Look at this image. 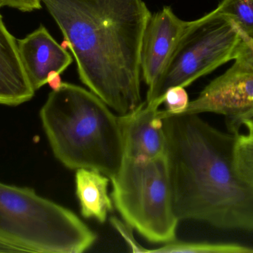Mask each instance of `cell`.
I'll return each mask as SVG.
<instances>
[{"instance_id": "1", "label": "cell", "mask_w": 253, "mask_h": 253, "mask_svg": "<svg viewBox=\"0 0 253 253\" xmlns=\"http://www.w3.org/2000/svg\"><path fill=\"white\" fill-rule=\"evenodd\" d=\"M75 57L79 77L113 111L143 103L140 52L150 13L143 0H40Z\"/></svg>"}, {"instance_id": "2", "label": "cell", "mask_w": 253, "mask_h": 253, "mask_svg": "<svg viewBox=\"0 0 253 253\" xmlns=\"http://www.w3.org/2000/svg\"><path fill=\"white\" fill-rule=\"evenodd\" d=\"M160 111L177 218L253 232V188L233 169L234 134L213 127L199 114Z\"/></svg>"}, {"instance_id": "3", "label": "cell", "mask_w": 253, "mask_h": 253, "mask_svg": "<svg viewBox=\"0 0 253 253\" xmlns=\"http://www.w3.org/2000/svg\"><path fill=\"white\" fill-rule=\"evenodd\" d=\"M55 157L71 170L94 169L111 178L121 167L124 146L120 116L96 95L64 83L40 110Z\"/></svg>"}, {"instance_id": "4", "label": "cell", "mask_w": 253, "mask_h": 253, "mask_svg": "<svg viewBox=\"0 0 253 253\" xmlns=\"http://www.w3.org/2000/svg\"><path fill=\"white\" fill-rule=\"evenodd\" d=\"M96 239L68 208L32 189L0 182V245L9 253H83Z\"/></svg>"}, {"instance_id": "5", "label": "cell", "mask_w": 253, "mask_h": 253, "mask_svg": "<svg viewBox=\"0 0 253 253\" xmlns=\"http://www.w3.org/2000/svg\"><path fill=\"white\" fill-rule=\"evenodd\" d=\"M110 180L113 203L126 224L151 243L176 241L179 220L174 212L166 155L150 160L124 157Z\"/></svg>"}, {"instance_id": "6", "label": "cell", "mask_w": 253, "mask_h": 253, "mask_svg": "<svg viewBox=\"0 0 253 253\" xmlns=\"http://www.w3.org/2000/svg\"><path fill=\"white\" fill-rule=\"evenodd\" d=\"M242 40L236 25L216 8L187 22L165 70L147 90L146 102L159 99L169 88L187 87L236 59Z\"/></svg>"}, {"instance_id": "7", "label": "cell", "mask_w": 253, "mask_h": 253, "mask_svg": "<svg viewBox=\"0 0 253 253\" xmlns=\"http://www.w3.org/2000/svg\"><path fill=\"white\" fill-rule=\"evenodd\" d=\"M235 60L190 101L184 114H220L225 117L229 132H239L243 122L253 117V67L242 59Z\"/></svg>"}, {"instance_id": "8", "label": "cell", "mask_w": 253, "mask_h": 253, "mask_svg": "<svg viewBox=\"0 0 253 253\" xmlns=\"http://www.w3.org/2000/svg\"><path fill=\"white\" fill-rule=\"evenodd\" d=\"M187 24L169 6L150 14L140 52L141 73L148 89L154 86L165 70Z\"/></svg>"}, {"instance_id": "9", "label": "cell", "mask_w": 253, "mask_h": 253, "mask_svg": "<svg viewBox=\"0 0 253 253\" xmlns=\"http://www.w3.org/2000/svg\"><path fill=\"white\" fill-rule=\"evenodd\" d=\"M156 101L144 102L129 114L120 115L124 157L150 160L166 155V135Z\"/></svg>"}, {"instance_id": "10", "label": "cell", "mask_w": 253, "mask_h": 253, "mask_svg": "<svg viewBox=\"0 0 253 253\" xmlns=\"http://www.w3.org/2000/svg\"><path fill=\"white\" fill-rule=\"evenodd\" d=\"M17 45L22 65L35 92L47 84L51 71L62 74L73 62L71 55L42 25L17 40Z\"/></svg>"}, {"instance_id": "11", "label": "cell", "mask_w": 253, "mask_h": 253, "mask_svg": "<svg viewBox=\"0 0 253 253\" xmlns=\"http://www.w3.org/2000/svg\"><path fill=\"white\" fill-rule=\"evenodd\" d=\"M34 94L19 56L17 40L0 14V104L16 106L31 101Z\"/></svg>"}, {"instance_id": "12", "label": "cell", "mask_w": 253, "mask_h": 253, "mask_svg": "<svg viewBox=\"0 0 253 253\" xmlns=\"http://www.w3.org/2000/svg\"><path fill=\"white\" fill-rule=\"evenodd\" d=\"M75 181L82 215L105 223L114 208L108 191L110 178L94 169H80L76 171Z\"/></svg>"}, {"instance_id": "13", "label": "cell", "mask_w": 253, "mask_h": 253, "mask_svg": "<svg viewBox=\"0 0 253 253\" xmlns=\"http://www.w3.org/2000/svg\"><path fill=\"white\" fill-rule=\"evenodd\" d=\"M245 133L234 134L233 166L236 175L245 184L253 188V126L245 122Z\"/></svg>"}, {"instance_id": "14", "label": "cell", "mask_w": 253, "mask_h": 253, "mask_svg": "<svg viewBox=\"0 0 253 253\" xmlns=\"http://www.w3.org/2000/svg\"><path fill=\"white\" fill-rule=\"evenodd\" d=\"M145 253H253V248L239 243L175 242Z\"/></svg>"}, {"instance_id": "15", "label": "cell", "mask_w": 253, "mask_h": 253, "mask_svg": "<svg viewBox=\"0 0 253 253\" xmlns=\"http://www.w3.org/2000/svg\"><path fill=\"white\" fill-rule=\"evenodd\" d=\"M216 9L233 22L243 38H253V0H222Z\"/></svg>"}, {"instance_id": "16", "label": "cell", "mask_w": 253, "mask_h": 253, "mask_svg": "<svg viewBox=\"0 0 253 253\" xmlns=\"http://www.w3.org/2000/svg\"><path fill=\"white\" fill-rule=\"evenodd\" d=\"M156 101L165 104V111L170 114H182L190 103L188 94L185 88L182 86H174L169 88L159 99Z\"/></svg>"}, {"instance_id": "17", "label": "cell", "mask_w": 253, "mask_h": 253, "mask_svg": "<svg viewBox=\"0 0 253 253\" xmlns=\"http://www.w3.org/2000/svg\"><path fill=\"white\" fill-rule=\"evenodd\" d=\"M111 222L114 228L120 233L127 245L130 247L132 252L145 253V248L141 246L134 239L133 236H132V227H129L126 223L122 222L118 218H114V217L111 218Z\"/></svg>"}, {"instance_id": "18", "label": "cell", "mask_w": 253, "mask_h": 253, "mask_svg": "<svg viewBox=\"0 0 253 253\" xmlns=\"http://www.w3.org/2000/svg\"><path fill=\"white\" fill-rule=\"evenodd\" d=\"M8 7L22 12H31L42 8L40 0H0V7Z\"/></svg>"}, {"instance_id": "19", "label": "cell", "mask_w": 253, "mask_h": 253, "mask_svg": "<svg viewBox=\"0 0 253 253\" xmlns=\"http://www.w3.org/2000/svg\"><path fill=\"white\" fill-rule=\"evenodd\" d=\"M236 59H242L253 67V38H243L238 48Z\"/></svg>"}, {"instance_id": "20", "label": "cell", "mask_w": 253, "mask_h": 253, "mask_svg": "<svg viewBox=\"0 0 253 253\" xmlns=\"http://www.w3.org/2000/svg\"><path fill=\"white\" fill-rule=\"evenodd\" d=\"M61 74L56 71H51L47 76V83L51 88L52 90H58L62 86V82Z\"/></svg>"}, {"instance_id": "21", "label": "cell", "mask_w": 253, "mask_h": 253, "mask_svg": "<svg viewBox=\"0 0 253 253\" xmlns=\"http://www.w3.org/2000/svg\"><path fill=\"white\" fill-rule=\"evenodd\" d=\"M9 253V251H7V249H6L5 248H4V247L1 246V245H0V253Z\"/></svg>"}, {"instance_id": "22", "label": "cell", "mask_w": 253, "mask_h": 253, "mask_svg": "<svg viewBox=\"0 0 253 253\" xmlns=\"http://www.w3.org/2000/svg\"><path fill=\"white\" fill-rule=\"evenodd\" d=\"M245 122H248V123H251V124L253 126V117H251L250 119H248V120H245V121L243 122V123H245ZM243 123H242V126H243Z\"/></svg>"}]
</instances>
